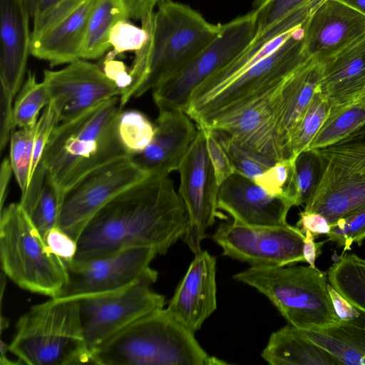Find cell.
I'll list each match as a JSON object with an SVG mask.
<instances>
[{
    "instance_id": "46",
    "label": "cell",
    "mask_w": 365,
    "mask_h": 365,
    "mask_svg": "<svg viewBox=\"0 0 365 365\" xmlns=\"http://www.w3.org/2000/svg\"><path fill=\"white\" fill-rule=\"evenodd\" d=\"M11 98L7 92L1 88L0 94V150L2 152L6 146L16 125L13 117Z\"/></svg>"
},
{
    "instance_id": "9",
    "label": "cell",
    "mask_w": 365,
    "mask_h": 365,
    "mask_svg": "<svg viewBox=\"0 0 365 365\" xmlns=\"http://www.w3.org/2000/svg\"><path fill=\"white\" fill-rule=\"evenodd\" d=\"M304 23L274 51L220 87L189 100L185 112L199 124L212 114L248 101L274 88L308 59Z\"/></svg>"
},
{
    "instance_id": "57",
    "label": "cell",
    "mask_w": 365,
    "mask_h": 365,
    "mask_svg": "<svg viewBox=\"0 0 365 365\" xmlns=\"http://www.w3.org/2000/svg\"><path fill=\"white\" fill-rule=\"evenodd\" d=\"M361 103L364 104V106H365V96L362 98V99L361 100Z\"/></svg>"
},
{
    "instance_id": "28",
    "label": "cell",
    "mask_w": 365,
    "mask_h": 365,
    "mask_svg": "<svg viewBox=\"0 0 365 365\" xmlns=\"http://www.w3.org/2000/svg\"><path fill=\"white\" fill-rule=\"evenodd\" d=\"M62 200L51 173L39 163L19 204L42 237L58 226Z\"/></svg>"
},
{
    "instance_id": "44",
    "label": "cell",
    "mask_w": 365,
    "mask_h": 365,
    "mask_svg": "<svg viewBox=\"0 0 365 365\" xmlns=\"http://www.w3.org/2000/svg\"><path fill=\"white\" fill-rule=\"evenodd\" d=\"M201 128L205 133L207 153L215 171L217 182L220 186L235 173V170L214 131L207 128Z\"/></svg>"
},
{
    "instance_id": "25",
    "label": "cell",
    "mask_w": 365,
    "mask_h": 365,
    "mask_svg": "<svg viewBox=\"0 0 365 365\" xmlns=\"http://www.w3.org/2000/svg\"><path fill=\"white\" fill-rule=\"evenodd\" d=\"M94 0H82L77 6L31 37V54L51 66L81 58L88 16Z\"/></svg>"
},
{
    "instance_id": "20",
    "label": "cell",
    "mask_w": 365,
    "mask_h": 365,
    "mask_svg": "<svg viewBox=\"0 0 365 365\" xmlns=\"http://www.w3.org/2000/svg\"><path fill=\"white\" fill-rule=\"evenodd\" d=\"M216 259L206 250L195 254L170 300L168 311L192 333L217 309Z\"/></svg>"
},
{
    "instance_id": "34",
    "label": "cell",
    "mask_w": 365,
    "mask_h": 365,
    "mask_svg": "<svg viewBox=\"0 0 365 365\" xmlns=\"http://www.w3.org/2000/svg\"><path fill=\"white\" fill-rule=\"evenodd\" d=\"M49 103L50 98L45 83H38L35 74L29 73L13 106L16 127L34 128L40 110Z\"/></svg>"
},
{
    "instance_id": "13",
    "label": "cell",
    "mask_w": 365,
    "mask_h": 365,
    "mask_svg": "<svg viewBox=\"0 0 365 365\" xmlns=\"http://www.w3.org/2000/svg\"><path fill=\"white\" fill-rule=\"evenodd\" d=\"M148 175L130 155L95 168L64 193L58 226L77 241L96 212L118 194Z\"/></svg>"
},
{
    "instance_id": "7",
    "label": "cell",
    "mask_w": 365,
    "mask_h": 365,
    "mask_svg": "<svg viewBox=\"0 0 365 365\" xmlns=\"http://www.w3.org/2000/svg\"><path fill=\"white\" fill-rule=\"evenodd\" d=\"M0 257L4 273L21 289L51 298L66 285L64 264L48 248L19 203L1 210Z\"/></svg>"
},
{
    "instance_id": "53",
    "label": "cell",
    "mask_w": 365,
    "mask_h": 365,
    "mask_svg": "<svg viewBox=\"0 0 365 365\" xmlns=\"http://www.w3.org/2000/svg\"><path fill=\"white\" fill-rule=\"evenodd\" d=\"M1 356H0V364L1 365H12L14 364H19L18 362H13L9 360L6 356V351L9 350V345H6L2 340H1Z\"/></svg>"
},
{
    "instance_id": "55",
    "label": "cell",
    "mask_w": 365,
    "mask_h": 365,
    "mask_svg": "<svg viewBox=\"0 0 365 365\" xmlns=\"http://www.w3.org/2000/svg\"><path fill=\"white\" fill-rule=\"evenodd\" d=\"M365 14V0H340Z\"/></svg>"
},
{
    "instance_id": "36",
    "label": "cell",
    "mask_w": 365,
    "mask_h": 365,
    "mask_svg": "<svg viewBox=\"0 0 365 365\" xmlns=\"http://www.w3.org/2000/svg\"><path fill=\"white\" fill-rule=\"evenodd\" d=\"M212 130L227 153L235 172L254 180L276 163L272 159L240 145L228 134Z\"/></svg>"
},
{
    "instance_id": "12",
    "label": "cell",
    "mask_w": 365,
    "mask_h": 365,
    "mask_svg": "<svg viewBox=\"0 0 365 365\" xmlns=\"http://www.w3.org/2000/svg\"><path fill=\"white\" fill-rule=\"evenodd\" d=\"M305 235L288 223L279 226L221 223L212 240L222 255L255 267H279L305 262Z\"/></svg>"
},
{
    "instance_id": "40",
    "label": "cell",
    "mask_w": 365,
    "mask_h": 365,
    "mask_svg": "<svg viewBox=\"0 0 365 365\" xmlns=\"http://www.w3.org/2000/svg\"><path fill=\"white\" fill-rule=\"evenodd\" d=\"M312 0H255L253 11L259 33Z\"/></svg>"
},
{
    "instance_id": "23",
    "label": "cell",
    "mask_w": 365,
    "mask_h": 365,
    "mask_svg": "<svg viewBox=\"0 0 365 365\" xmlns=\"http://www.w3.org/2000/svg\"><path fill=\"white\" fill-rule=\"evenodd\" d=\"M1 88L14 98L31 53L30 18L22 0H0Z\"/></svg>"
},
{
    "instance_id": "51",
    "label": "cell",
    "mask_w": 365,
    "mask_h": 365,
    "mask_svg": "<svg viewBox=\"0 0 365 365\" xmlns=\"http://www.w3.org/2000/svg\"><path fill=\"white\" fill-rule=\"evenodd\" d=\"M304 235L303 255L305 262L308 263L309 266L315 267V261L322 253V247L327 241L316 242L315 237L309 231L305 232Z\"/></svg>"
},
{
    "instance_id": "8",
    "label": "cell",
    "mask_w": 365,
    "mask_h": 365,
    "mask_svg": "<svg viewBox=\"0 0 365 365\" xmlns=\"http://www.w3.org/2000/svg\"><path fill=\"white\" fill-rule=\"evenodd\" d=\"M314 150L320 177L304 210L320 213L331 224L365 204V125L338 143Z\"/></svg>"
},
{
    "instance_id": "1",
    "label": "cell",
    "mask_w": 365,
    "mask_h": 365,
    "mask_svg": "<svg viewBox=\"0 0 365 365\" xmlns=\"http://www.w3.org/2000/svg\"><path fill=\"white\" fill-rule=\"evenodd\" d=\"M189 227L185 205L169 175H150L104 205L77 240L74 259L107 257L135 247L165 255Z\"/></svg>"
},
{
    "instance_id": "47",
    "label": "cell",
    "mask_w": 365,
    "mask_h": 365,
    "mask_svg": "<svg viewBox=\"0 0 365 365\" xmlns=\"http://www.w3.org/2000/svg\"><path fill=\"white\" fill-rule=\"evenodd\" d=\"M299 220L296 226L304 234L309 231L314 237L327 235L330 230V223L320 213L312 211H302L299 213Z\"/></svg>"
},
{
    "instance_id": "21",
    "label": "cell",
    "mask_w": 365,
    "mask_h": 365,
    "mask_svg": "<svg viewBox=\"0 0 365 365\" xmlns=\"http://www.w3.org/2000/svg\"><path fill=\"white\" fill-rule=\"evenodd\" d=\"M197 130L184 110L160 109L151 142L143 152L130 156L149 175H169L178 170Z\"/></svg>"
},
{
    "instance_id": "19",
    "label": "cell",
    "mask_w": 365,
    "mask_h": 365,
    "mask_svg": "<svg viewBox=\"0 0 365 365\" xmlns=\"http://www.w3.org/2000/svg\"><path fill=\"white\" fill-rule=\"evenodd\" d=\"M322 78L321 61L308 58L275 87V131L281 159L289 158L292 134L314 95L321 90Z\"/></svg>"
},
{
    "instance_id": "33",
    "label": "cell",
    "mask_w": 365,
    "mask_h": 365,
    "mask_svg": "<svg viewBox=\"0 0 365 365\" xmlns=\"http://www.w3.org/2000/svg\"><path fill=\"white\" fill-rule=\"evenodd\" d=\"M331 107L321 90L314 96L292 134L289 144V158L296 159L307 150L328 118Z\"/></svg>"
},
{
    "instance_id": "11",
    "label": "cell",
    "mask_w": 365,
    "mask_h": 365,
    "mask_svg": "<svg viewBox=\"0 0 365 365\" xmlns=\"http://www.w3.org/2000/svg\"><path fill=\"white\" fill-rule=\"evenodd\" d=\"M158 272L148 274L116 292L78 299L85 344L91 351L138 319L165 304L153 291Z\"/></svg>"
},
{
    "instance_id": "39",
    "label": "cell",
    "mask_w": 365,
    "mask_h": 365,
    "mask_svg": "<svg viewBox=\"0 0 365 365\" xmlns=\"http://www.w3.org/2000/svg\"><path fill=\"white\" fill-rule=\"evenodd\" d=\"M294 161L295 159L292 158L277 161L255 178V182L268 195L286 200L285 197L290 185Z\"/></svg>"
},
{
    "instance_id": "52",
    "label": "cell",
    "mask_w": 365,
    "mask_h": 365,
    "mask_svg": "<svg viewBox=\"0 0 365 365\" xmlns=\"http://www.w3.org/2000/svg\"><path fill=\"white\" fill-rule=\"evenodd\" d=\"M12 173L13 170L10 160L4 158L1 162L0 170L1 210L4 209V203L6 197L7 189Z\"/></svg>"
},
{
    "instance_id": "54",
    "label": "cell",
    "mask_w": 365,
    "mask_h": 365,
    "mask_svg": "<svg viewBox=\"0 0 365 365\" xmlns=\"http://www.w3.org/2000/svg\"><path fill=\"white\" fill-rule=\"evenodd\" d=\"M25 8L30 16L33 19L37 9L40 0H22Z\"/></svg>"
},
{
    "instance_id": "32",
    "label": "cell",
    "mask_w": 365,
    "mask_h": 365,
    "mask_svg": "<svg viewBox=\"0 0 365 365\" xmlns=\"http://www.w3.org/2000/svg\"><path fill=\"white\" fill-rule=\"evenodd\" d=\"M320 170L319 159L314 150H305L297 157L285 197L292 207L306 204L317 185Z\"/></svg>"
},
{
    "instance_id": "43",
    "label": "cell",
    "mask_w": 365,
    "mask_h": 365,
    "mask_svg": "<svg viewBox=\"0 0 365 365\" xmlns=\"http://www.w3.org/2000/svg\"><path fill=\"white\" fill-rule=\"evenodd\" d=\"M82 0H40L33 19L31 37L77 6Z\"/></svg>"
},
{
    "instance_id": "18",
    "label": "cell",
    "mask_w": 365,
    "mask_h": 365,
    "mask_svg": "<svg viewBox=\"0 0 365 365\" xmlns=\"http://www.w3.org/2000/svg\"><path fill=\"white\" fill-rule=\"evenodd\" d=\"M308 58H326L365 35V14L340 0H326L304 26Z\"/></svg>"
},
{
    "instance_id": "26",
    "label": "cell",
    "mask_w": 365,
    "mask_h": 365,
    "mask_svg": "<svg viewBox=\"0 0 365 365\" xmlns=\"http://www.w3.org/2000/svg\"><path fill=\"white\" fill-rule=\"evenodd\" d=\"M261 356L271 365H338L330 354L290 324L271 334Z\"/></svg>"
},
{
    "instance_id": "14",
    "label": "cell",
    "mask_w": 365,
    "mask_h": 365,
    "mask_svg": "<svg viewBox=\"0 0 365 365\" xmlns=\"http://www.w3.org/2000/svg\"><path fill=\"white\" fill-rule=\"evenodd\" d=\"M150 247H135L87 260L64 261L66 283L58 298L79 299L122 289L155 270L150 264L157 255Z\"/></svg>"
},
{
    "instance_id": "45",
    "label": "cell",
    "mask_w": 365,
    "mask_h": 365,
    "mask_svg": "<svg viewBox=\"0 0 365 365\" xmlns=\"http://www.w3.org/2000/svg\"><path fill=\"white\" fill-rule=\"evenodd\" d=\"M43 238L50 251L62 262L75 258L78 248L77 241L58 226L47 231Z\"/></svg>"
},
{
    "instance_id": "2",
    "label": "cell",
    "mask_w": 365,
    "mask_h": 365,
    "mask_svg": "<svg viewBox=\"0 0 365 365\" xmlns=\"http://www.w3.org/2000/svg\"><path fill=\"white\" fill-rule=\"evenodd\" d=\"M157 6L140 20L146 40L129 70L132 83L119 96L122 108L176 75L220 31V24L209 23L187 5L161 0Z\"/></svg>"
},
{
    "instance_id": "56",
    "label": "cell",
    "mask_w": 365,
    "mask_h": 365,
    "mask_svg": "<svg viewBox=\"0 0 365 365\" xmlns=\"http://www.w3.org/2000/svg\"><path fill=\"white\" fill-rule=\"evenodd\" d=\"M8 325L6 319H4L1 316V331L4 329V328H6Z\"/></svg>"
},
{
    "instance_id": "27",
    "label": "cell",
    "mask_w": 365,
    "mask_h": 365,
    "mask_svg": "<svg viewBox=\"0 0 365 365\" xmlns=\"http://www.w3.org/2000/svg\"><path fill=\"white\" fill-rule=\"evenodd\" d=\"M330 354L338 365H365V313L317 331H303Z\"/></svg>"
},
{
    "instance_id": "37",
    "label": "cell",
    "mask_w": 365,
    "mask_h": 365,
    "mask_svg": "<svg viewBox=\"0 0 365 365\" xmlns=\"http://www.w3.org/2000/svg\"><path fill=\"white\" fill-rule=\"evenodd\" d=\"M36 126V125H35ZM34 128H19L10 138V163L21 194L31 178Z\"/></svg>"
},
{
    "instance_id": "50",
    "label": "cell",
    "mask_w": 365,
    "mask_h": 365,
    "mask_svg": "<svg viewBox=\"0 0 365 365\" xmlns=\"http://www.w3.org/2000/svg\"><path fill=\"white\" fill-rule=\"evenodd\" d=\"M329 290L335 311L340 319L353 317L359 313L360 310L349 303L330 284L329 285Z\"/></svg>"
},
{
    "instance_id": "30",
    "label": "cell",
    "mask_w": 365,
    "mask_h": 365,
    "mask_svg": "<svg viewBox=\"0 0 365 365\" xmlns=\"http://www.w3.org/2000/svg\"><path fill=\"white\" fill-rule=\"evenodd\" d=\"M327 273L329 284L365 313V259L354 253H343Z\"/></svg>"
},
{
    "instance_id": "15",
    "label": "cell",
    "mask_w": 365,
    "mask_h": 365,
    "mask_svg": "<svg viewBox=\"0 0 365 365\" xmlns=\"http://www.w3.org/2000/svg\"><path fill=\"white\" fill-rule=\"evenodd\" d=\"M197 135L182 160L178 171L180 182L178 193L183 200L189 218L185 242L196 254L207 237L206 231L219 216L218 185L206 146L203 129Z\"/></svg>"
},
{
    "instance_id": "48",
    "label": "cell",
    "mask_w": 365,
    "mask_h": 365,
    "mask_svg": "<svg viewBox=\"0 0 365 365\" xmlns=\"http://www.w3.org/2000/svg\"><path fill=\"white\" fill-rule=\"evenodd\" d=\"M101 67L106 75L120 89V94L130 86L132 78L123 62L106 56Z\"/></svg>"
},
{
    "instance_id": "42",
    "label": "cell",
    "mask_w": 365,
    "mask_h": 365,
    "mask_svg": "<svg viewBox=\"0 0 365 365\" xmlns=\"http://www.w3.org/2000/svg\"><path fill=\"white\" fill-rule=\"evenodd\" d=\"M58 123L59 117L57 110L53 104L50 102L43 108L34 129L31 177L41 161L53 130Z\"/></svg>"
},
{
    "instance_id": "24",
    "label": "cell",
    "mask_w": 365,
    "mask_h": 365,
    "mask_svg": "<svg viewBox=\"0 0 365 365\" xmlns=\"http://www.w3.org/2000/svg\"><path fill=\"white\" fill-rule=\"evenodd\" d=\"M319 61L322 68L321 92L330 104L329 114L362 99L365 96V35Z\"/></svg>"
},
{
    "instance_id": "10",
    "label": "cell",
    "mask_w": 365,
    "mask_h": 365,
    "mask_svg": "<svg viewBox=\"0 0 365 365\" xmlns=\"http://www.w3.org/2000/svg\"><path fill=\"white\" fill-rule=\"evenodd\" d=\"M257 33L253 11L220 24L217 36L176 75L153 89V100L160 109L185 110L194 90L235 60Z\"/></svg>"
},
{
    "instance_id": "6",
    "label": "cell",
    "mask_w": 365,
    "mask_h": 365,
    "mask_svg": "<svg viewBox=\"0 0 365 365\" xmlns=\"http://www.w3.org/2000/svg\"><path fill=\"white\" fill-rule=\"evenodd\" d=\"M233 278L264 294L288 324L317 331L337 324L327 273L311 266L250 267Z\"/></svg>"
},
{
    "instance_id": "3",
    "label": "cell",
    "mask_w": 365,
    "mask_h": 365,
    "mask_svg": "<svg viewBox=\"0 0 365 365\" xmlns=\"http://www.w3.org/2000/svg\"><path fill=\"white\" fill-rule=\"evenodd\" d=\"M122 110L120 96H114L54 128L39 163L62 196L90 171L129 155L118 133Z\"/></svg>"
},
{
    "instance_id": "4",
    "label": "cell",
    "mask_w": 365,
    "mask_h": 365,
    "mask_svg": "<svg viewBox=\"0 0 365 365\" xmlns=\"http://www.w3.org/2000/svg\"><path fill=\"white\" fill-rule=\"evenodd\" d=\"M99 365H214L192 333L167 309H157L131 323L91 351Z\"/></svg>"
},
{
    "instance_id": "31",
    "label": "cell",
    "mask_w": 365,
    "mask_h": 365,
    "mask_svg": "<svg viewBox=\"0 0 365 365\" xmlns=\"http://www.w3.org/2000/svg\"><path fill=\"white\" fill-rule=\"evenodd\" d=\"M364 125L365 106L360 101L337 113L329 114L307 150H317L331 145Z\"/></svg>"
},
{
    "instance_id": "49",
    "label": "cell",
    "mask_w": 365,
    "mask_h": 365,
    "mask_svg": "<svg viewBox=\"0 0 365 365\" xmlns=\"http://www.w3.org/2000/svg\"><path fill=\"white\" fill-rule=\"evenodd\" d=\"M161 0H123L129 17L141 20L146 14L154 11Z\"/></svg>"
},
{
    "instance_id": "17",
    "label": "cell",
    "mask_w": 365,
    "mask_h": 365,
    "mask_svg": "<svg viewBox=\"0 0 365 365\" xmlns=\"http://www.w3.org/2000/svg\"><path fill=\"white\" fill-rule=\"evenodd\" d=\"M274 88L248 101L215 113L197 126L225 133L240 145L276 162L280 160L275 131Z\"/></svg>"
},
{
    "instance_id": "22",
    "label": "cell",
    "mask_w": 365,
    "mask_h": 365,
    "mask_svg": "<svg viewBox=\"0 0 365 365\" xmlns=\"http://www.w3.org/2000/svg\"><path fill=\"white\" fill-rule=\"evenodd\" d=\"M291 207L284 198L268 195L253 180L237 172L219 187L218 210L228 213L234 222L243 225H285Z\"/></svg>"
},
{
    "instance_id": "29",
    "label": "cell",
    "mask_w": 365,
    "mask_h": 365,
    "mask_svg": "<svg viewBox=\"0 0 365 365\" xmlns=\"http://www.w3.org/2000/svg\"><path fill=\"white\" fill-rule=\"evenodd\" d=\"M123 0H94L86 30L81 58L96 59L110 47L112 29L119 21L128 20Z\"/></svg>"
},
{
    "instance_id": "5",
    "label": "cell",
    "mask_w": 365,
    "mask_h": 365,
    "mask_svg": "<svg viewBox=\"0 0 365 365\" xmlns=\"http://www.w3.org/2000/svg\"><path fill=\"white\" fill-rule=\"evenodd\" d=\"M9 351L29 365L91 364L78 299L51 297L22 315Z\"/></svg>"
},
{
    "instance_id": "38",
    "label": "cell",
    "mask_w": 365,
    "mask_h": 365,
    "mask_svg": "<svg viewBox=\"0 0 365 365\" xmlns=\"http://www.w3.org/2000/svg\"><path fill=\"white\" fill-rule=\"evenodd\" d=\"M327 236L344 252L351 250L354 243L361 245L365 240V204L331 223Z\"/></svg>"
},
{
    "instance_id": "41",
    "label": "cell",
    "mask_w": 365,
    "mask_h": 365,
    "mask_svg": "<svg viewBox=\"0 0 365 365\" xmlns=\"http://www.w3.org/2000/svg\"><path fill=\"white\" fill-rule=\"evenodd\" d=\"M146 36L142 27L134 26L128 20L119 21L111 30L109 41L113 50L107 56L114 58L126 51H138L144 44Z\"/></svg>"
},
{
    "instance_id": "35",
    "label": "cell",
    "mask_w": 365,
    "mask_h": 365,
    "mask_svg": "<svg viewBox=\"0 0 365 365\" xmlns=\"http://www.w3.org/2000/svg\"><path fill=\"white\" fill-rule=\"evenodd\" d=\"M155 126L141 112L122 110L118 121L120 140L129 155L140 153L151 142Z\"/></svg>"
},
{
    "instance_id": "16",
    "label": "cell",
    "mask_w": 365,
    "mask_h": 365,
    "mask_svg": "<svg viewBox=\"0 0 365 365\" xmlns=\"http://www.w3.org/2000/svg\"><path fill=\"white\" fill-rule=\"evenodd\" d=\"M59 123L68 121L114 96L120 91L101 66L78 59L58 71H44L43 81Z\"/></svg>"
}]
</instances>
